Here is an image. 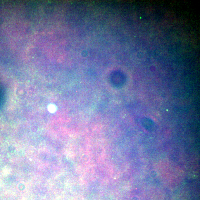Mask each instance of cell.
I'll return each instance as SVG.
<instances>
[{
  "mask_svg": "<svg viewBox=\"0 0 200 200\" xmlns=\"http://www.w3.org/2000/svg\"><path fill=\"white\" fill-rule=\"evenodd\" d=\"M48 109L51 113H53L56 111V108L55 105L51 104V105H49Z\"/></svg>",
  "mask_w": 200,
  "mask_h": 200,
  "instance_id": "cell-1",
  "label": "cell"
}]
</instances>
